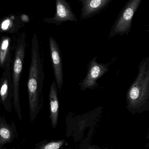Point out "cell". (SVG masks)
Segmentation results:
<instances>
[{
  "mask_svg": "<svg viewBox=\"0 0 149 149\" xmlns=\"http://www.w3.org/2000/svg\"><path fill=\"white\" fill-rule=\"evenodd\" d=\"M56 12L54 17L46 18L45 21L57 25H60L65 22H78L76 15L72 10L70 3L66 0H56Z\"/></svg>",
  "mask_w": 149,
  "mask_h": 149,
  "instance_id": "ba28073f",
  "label": "cell"
},
{
  "mask_svg": "<svg viewBox=\"0 0 149 149\" xmlns=\"http://www.w3.org/2000/svg\"><path fill=\"white\" fill-rule=\"evenodd\" d=\"M65 143L64 139L50 141L45 139L36 143L33 149H60Z\"/></svg>",
  "mask_w": 149,
  "mask_h": 149,
  "instance_id": "4fadbf2b",
  "label": "cell"
},
{
  "mask_svg": "<svg viewBox=\"0 0 149 149\" xmlns=\"http://www.w3.org/2000/svg\"></svg>",
  "mask_w": 149,
  "mask_h": 149,
  "instance_id": "2e32d148",
  "label": "cell"
},
{
  "mask_svg": "<svg viewBox=\"0 0 149 149\" xmlns=\"http://www.w3.org/2000/svg\"><path fill=\"white\" fill-rule=\"evenodd\" d=\"M11 67L4 70L0 79V106L10 113L13 107V86L11 76Z\"/></svg>",
  "mask_w": 149,
  "mask_h": 149,
  "instance_id": "8992f818",
  "label": "cell"
},
{
  "mask_svg": "<svg viewBox=\"0 0 149 149\" xmlns=\"http://www.w3.org/2000/svg\"><path fill=\"white\" fill-rule=\"evenodd\" d=\"M127 108L132 114L149 109V57L140 63L137 77L127 93Z\"/></svg>",
  "mask_w": 149,
  "mask_h": 149,
  "instance_id": "7a4b0ae2",
  "label": "cell"
},
{
  "mask_svg": "<svg viewBox=\"0 0 149 149\" xmlns=\"http://www.w3.org/2000/svg\"><path fill=\"white\" fill-rule=\"evenodd\" d=\"M18 134L14 122L8 123L5 117L0 115V149L17 139Z\"/></svg>",
  "mask_w": 149,
  "mask_h": 149,
  "instance_id": "30bf717a",
  "label": "cell"
},
{
  "mask_svg": "<svg viewBox=\"0 0 149 149\" xmlns=\"http://www.w3.org/2000/svg\"><path fill=\"white\" fill-rule=\"evenodd\" d=\"M83 149H103L100 148L97 145H92L89 143H85L82 146Z\"/></svg>",
  "mask_w": 149,
  "mask_h": 149,
  "instance_id": "9a60e30c",
  "label": "cell"
},
{
  "mask_svg": "<svg viewBox=\"0 0 149 149\" xmlns=\"http://www.w3.org/2000/svg\"><path fill=\"white\" fill-rule=\"evenodd\" d=\"M81 3V19L93 17L104 10L113 0H78Z\"/></svg>",
  "mask_w": 149,
  "mask_h": 149,
  "instance_id": "9c48e42d",
  "label": "cell"
},
{
  "mask_svg": "<svg viewBox=\"0 0 149 149\" xmlns=\"http://www.w3.org/2000/svg\"><path fill=\"white\" fill-rule=\"evenodd\" d=\"M97 58L95 57L89 62L86 76L79 84L82 91L97 87L98 79L109 70L110 63H99L96 61Z\"/></svg>",
  "mask_w": 149,
  "mask_h": 149,
  "instance_id": "5b68a950",
  "label": "cell"
},
{
  "mask_svg": "<svg viewBox=\"0 0 149 149\" xmlns=\"http://www.w3.org/2000/svg\"><path fill=\"white\" fill-rule=\"evenodd\" d=\"M31 59L27 88L29 113L31 122L32 123L43 108L44 79L43 52L36 35L32 39Z\"/></svg>",
  "mask_w": 149,
  "mask_h": 149,
  "instance_id": "6da1fadb",
  "label": "cell"
},
{
  "mask_svg": "<svg viewBox=\"0 0 149 149\" xmlns=\"http://www.w3.org/2000/svg\"><path fill=\"white\" fill-rule=\"evenodd\" d=\"M50 118L52 127L56 129L57 126L59 112V102L58 97V89L55 80L50 86L49 93Z\"/></svg>",
  "mask_w": 149,
  "mask_h": 149,
  "instance_id": "7c38bea8",
  "label": "cell"
},
{
  "mask_svg": "<svg viewBox=\"0 0 149 149\" xmlns=\"http://www.w3.org/2000/svg\"><path fill=\"white\" fill-rule=\"evenodd\" d=\"M143 0H129L121 10L112 26L109 33V38L116 35L123 36L129 33L132 28V21L134 15L140 7Z\"/></svg>",
  "mask_w": 149,
  "mask_h": 149,
  "instance_id": "277c9868",
  "label": "cell"
},
{
  "mask_svg": "<svg viewBox=\"0 0 149 149\" xmlns=\"http://www.w3.org/2000/svg\"><path fill=\"white\" fill-rule=\"evenodd\" d=\"M25 38L22 37L17 41L15 45L14 57L11 67L13 86V106L20 121L22 120V116L20 107L19 85L25 56Z\"/></svg>",
  "mask_w": 149,
  "mask_h": 149,
  "instance_id": "3957f363",
  "label": "cell"
},
{
  "mask_svg": "<svg viewBox=\"0 0 149 149\" xmlns=\"http://www.w3.org/2000/svg\"><path fill=\"white\" fill-rule=\"evenodd\" d=\"M50 54L57 89L60 92L64 83L63 65L59 46L56 40L52 37L49 38Z\"/></svg>",
  "mask_w": 149,
  "mask_h": 149,
  "instance_id": "52a82bcc",
  "label": "cell"
},
{
  "mask_svg": "<svg viewBox=\"0 0 149 149\" xmlns=\"http://www.w3.org/2000/svg\"><path fill=\"white\" fill-rule=\"evenodd\" d=\"M14 49L10 38L3 36L0 39V67L3 70L11 66L12 52Z\"/></svg>",
  "mask_w": 149,
  "mask_h": 149,
  "instance_id": "8fae6325",
  "label": "cell"
},
{
  "mask_svg": "<svg viewBox=\"0 0 149 149\" xmlns=\"http://www.w3.org/2000/svg\"><path fill=\"white\" fill-rule=\"evenodd\" d=\"M11 22L10 19H8L4 20L1 24V30L3 31L8 30L11 27Z\"/></svg>",
  "mask_w": 149,
  "mask_h": 149,
  "instance_id": "5bb4252c",
  "label": "cell"
}]
</instances>
